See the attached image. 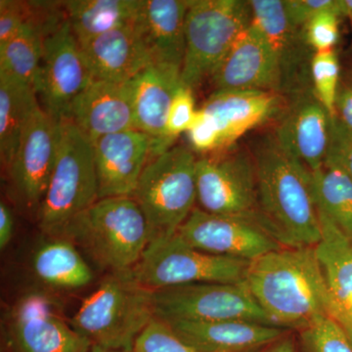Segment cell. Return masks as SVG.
<instances>
[{"instance_id": "cell-1", "label": "cell", "mask_w": 352, "mask_h": 352, "mask_svg": "<svg viewBox=\"0 0 352 352\" xmlns=\"http://www.w3.org/2000/svg\"><path fill=\"white\" fill-rule=\"evenodd\" d=\"M245 284L274 327L300 332L332 318V300L315 247H284L252 261Z\"/></svg>"}, {"instance_id": "cell-2", "label": "cell", "mask_w": 352, "mask_h": 352, "mask_svg": "<svg viewBox=\"0 0 352 352\" xmlns=\"http://www.w3.org/2000/svg\"><path fill=\"white\" fill-rule=\"evenodd\" d=\"M258 183V221L283 247H316L322 231L307 166L265 136L254 154Z\"/></svg>"}, {"instance_id": "cell-3", "label": "cell", "mask_w": 352, "mask_h": 352, "mask_svg": "<svg viewBox=\"0 0 352 352\" xmlns=\"http://www.w3.org/2000/svg\"><path fill=\"white\" fill-rule=\"evenodd\" d=\"M61 237L111 273L133 270L150 242L147 219L132 197L100 199L72 220Z\"/></svg>"}, {"instance_id": "cell-4", "label": "cell", "mask_w": 352, "mask_h": 352, "mask_svg": "<svg viewBox=\"0 0 352 352\" xmlns=\"http://www.w3.org/2000/svg\"><path fill=\"white\" fill-rule=\"evenodd\" d=\"M155 318L154 291L139 284L131 271L110 273L80 303L72 327L94 346H133Z\"/></svg>"}, {"instance_id": "cell-5", "label": "cell", "mask_w": 352, "mask_h": 352, "mask_svg": "<svg viewBox=\"0 0 352 352\" xmlns=\"http://www.w3.org/2000/svg\"><path fill=\"white\" fill-rule=\"evenodd\" d=\"M98 200L94 145L65 120L60 122L56 162L38 210L41 232L61 237L69 222Z\"/></svg>"}, {"instance_id": "cell-6", "label": "cell", "mask_w": 352, "mask_h": 352, "mask_svg": "<svg viewBox=\"0 0 352 352\" xmlns=\"http://www.w3.org/2000/svg\"><path fill=\"white\" fill-rule=\"evenodd\" d=\"M196 164L190 150L173 146L146 166L132 198L147 219L150 242L175 235L195 208Z\"/></svg>"}, {"instance_id": "cell-7", "label": "cell", "mask_w": 352, "mask_h": 352, "mask_svg": "<svg viewBox=\"0 0 352 352\" xmlns=\"http://www.w3.org/2000/svg\"><path fill=\"white\" fill-rule=\"evenodd\" d=\"M252 22L250 1L190 0L182 85L194 90L212 80L234 41Z\"/></svg>"}, {"instance_id": "cell-8", "label": "cell", "mask_w": 352, "mask_h": 352, "mask_svg": "<svg viewBox=\"0 0 352 352\" xmlns=\"http://www.w3.org/2000/svg\"><path fill=\"white\" fill-rule=\"evenodd\" d=\"M250 263L201 252L175 234L151 241L131 272L139 284L155 291L196 283H244Z\"/></svg>"}, {"instance_id": "cell-9", "label": "cell", "mask_w": 352, "mask_h": 352, "mask_svg": "<svg viewBox=\"0 0 352 352\" xmlns=\"http://www.w3.org/2000/svg\"><path fill=\"white\" fill-rule=\"evenodd\" d=\"M4 340L10 352H88L91 344L67 321L50 292L31 289L7 310Z\"/></svg>"}, {"instance_id": "cell-10", "label": "cell", "mask_w": 352, "mask_h": 352, "mask_svg": "<svg viewBox=\"0 0 352 352\" xmlns=\"http://www.w3.org/2000/svg\"><path fill=\"white\" fill-rule=\"evenodd\" d=\"M155 317L164 321L247 320L271 325L244 283H196L154 291Z\"/></svg>"}, {"instance_id": "cell-11", "label": "cell", "mask_w": 352, "mask_h": 352, "mask_svg": "<svg viewBox=\"0 0 352 352\" xmlns=\"http://www.w3.org/2000/svg\"><path fill=\"white\" fill-rule=\"evenodd\" d=\"M196 185L197 203L204 212L258 221L256 164L248 153L197 160Z\"/></svg>"}, {"instance_id": "cell-12", "label": "cell", "mask_w": 352, "mask_h": 352, "mask_svg": "<svg viewBox=\"0 0 352 352\" xmlns=\"http://www.w3.org/2000/svg\"><path fill=\"white\" fill-rule=\"evenodd\" d=\"M92 82L82 46L67 18L44 39L36 90L43 110L57 122L68 120L74 102Z\"/></svg>"}, {"instance_id": "cell-13", "label": "cell", "mask_w": 352, "mask_h": 352, "mask_svg": "<svg viewBox=\"0 0 352 352\" xmlns=\"http://www.w3.org/2000/svg\"><path fill=\"white\" fill-rule=\"evenodd\" d=\"M176 235L201 252L249 261L284 248L256 219L208 214L199 208Z\"/></svg>"}, {"instance_id": "cell-14", "label": "cell", "mask_w": 352, "mask_h": 352, "mask_svg": "<svg viewBox=\"0 0 352 352\" xmlns=\"http://www.w3.org/2000/svg\"><path fill=\"white\" fill-rule=\"evenodd\" d=\"M252 22L265 36L276 59L283 97H294L314 89L311 61L315 52L305 38L303 28L289 22L283 0H252Z\"/></svg>"}, {"instance_id": "cell-15", "label": "cell", "mask_w": 352, "mask_h": 352, "mask_svg": "<svg viewBox=\"0 0 352 352\" xmlns=\"http://www.w3.org/2000/svg\"><path fill=\"white\" fill-rule=\"evenodd\" d=\"M94 145L98 197H132L148 163L166 151L156 139L138 129L108 134Z\"/></svg>"}, {"instance_id": "cell-16", "label": "cell", "mask_w": 352, "mask_h": 352, "mask_svg": "<svg viewBox=\"0 0 352 352\" xmlns=\"http://www.w3.org/2000/svg\"><path fill=\"white\" fill-rule=\"evenodd\" d=\"M59 134L60 122L41 106L36 109L8 170L20 200L38 214L56 162Z\"/></svg>"}, {"instance_id": "cell-17", "label": "cell", "mask_w": 352, "mask_h": 352, "mask_svg": "<svg viewBox=\"0 0 352 352\" xmlns=\"http://www.w3.org/2000/svg\"><path fill=\"white\" fill-rule=\"evenodd\" d=\"M210 80L214 91L259 90L281 95L276 59L254 22L234 41Z\"/></svg>"}, {"instance_id": "cell-18", "label": "cell", "mask_w": 352, "mask_h": 352, "mask_svg": "<svg viewBox=\"0 0 352 352\" xmlns=\"http://www.w3.org/2000/svg\"><path fill=\"white\" fill-rule=\"evenodd\" d=\"M331 119L314 90H309L292 98L274 135L287 152L314 173L327 156Z\"/></svg>"}, {"instance_id": "cell-19", "label": "cell", "mask_w": 352, "mask_h": 352, "mask_svg": "<svg viewBox=\"0 0 352 352\" xmlns=\"http://www.w3.org/2000/svg\"><path fill=\"white\" fill-rule=\"evenodd\" d=\"M282 95L259 90L212 92L203 109L219 131L220 150L284 111Z\"/></svg>"}, {"instance_id": "cell-20", "label": "cell", "mask_w": 352, "mask_h": 352, "mask_svg": "<svg viewBox=\"0 0 352 352\" xmlns=\"http://www.w3.org/2000/svg\"><path fill=\"white\" fill-rule=\"evenodd\" d=\"M68 120L91 142L135 129L129 82L94 80L74 102Z\"/></svg>"}, {"instance_id": "cell-21", "label": "cell", "mask_w": 352, "mask_h": 352, "mask_svg": "<svg viewBox=\"0 0 352 352\" xmlns=\"http://www.w3.org/2000/svg\"><path fill=\"white\" fill-rule=\"evenodd\" d=\"M82 50L94 80L129 82L153 64L136 21L102 34Z\"/></svg>"}, {"instance_id": "cell-22", "label": "cell", "mask_w": 352, "mask_h": 352, "mask_svg": "<svg viewBox=\"0 0 352 352\" xmlns=\"http://www.w3.org/2000/svg\"><path fill=\"white\" fill-rule=\"evenodd\" d=\"M190 0H142L136 20L152 63L182 74Z\"/></svg>"}, {"instance_id": "cell-23", "label": "cell", "mask_w": 352, "mask_h": 352, "mask_svg": "<svg viewBox=\"0 0 352 352\" xmlns=\"http://www.w3.org/2000/svg\"><path fill=\"white\" fill-rule=\"evenodd\" d=\"M166 322L184 342L201 352H250L289 332L247 320Z\"/></svg>"}, {"instance_id": "cell-24", "label": "cell", "mask_w": 352, "mask_h": 352, "mask_svg": "<svg viewBox=\"0 0 352 352\" xmlns=\"http://www.w3.org/2000/svg\"><path fill=\"white\" fill-rule=\"evenodd\" d=\"M322 237L315 247L332 300V319L352 342V238L319 212Z\"/></svg>"}, {"instance_id": "cell-25", "label": "cell", "mask_w": 352, "mask_h": 352, "mask_svg": "<svg viewBox=\"0 0 352 352\" xmlns=\"http://www.w3.org/2000/svg\"><path fill=\"white\" fill-rule=\"evenodd\" d=\"M182 74L151 64L129 82L135 129L149 134L163 146L173 147L166 135V118Z\"/></svg>"}, {"instance_id": "cell-26", "label": "cell", "mask_w": 352, "mask_h": 352, "mask_svg": "<svg viewBox=\"0 0 352 352\" xmlns=\"http://www.w3.org/2000/svg\"><path fill=\"white\" fill-rule=\"evenodd\" d=\"M34 276L51 289L73 291L91 283L94 272L78 247L64 237L50 238L32 258Z\"/></svg>"}, {"instance_id": "cell-27", "label": "cell", "mask_w": 352, "mask_h": 352, "mask_svg": "<svg viewBox=\"0 0 352 352\" xmlns=\"http://www.w3.org/2000/svg\"><path fill=\"white\" fill-rule=\"evenodd\" d=\"M65 10L80 46L102 34L133 24L142 0H69Z\"/></svg>"}, {"instance_id": "cell-28", "label": "cell", "mask_w": 352, "mask_h": 352, "mask_svg": "<svg viewBox=\"0 0 352 352\" xmlns=\"http://www.w3.org/2000/svg\"><path fill=\"white\" fill-rule=\"evenodd\" d=\"M41 107L34 88L0 72V157L10 168L25 126Z\"/></svg>"}, {"instance_id": "cell-29", "label": "cell", "mask_w": 352, "mask_h": 352, "mask_svg": "<svg viewBox=\"0 0 352 352\" xmlns=\"http://www.w3.org/2000/svg\"><path fill=\"white\" fill-rule=\"evenodd\" d=\"M45 25L29 21L10 41L0 47V72L38 90L44 39L50 34Z\"/></svg>"}, {"instance_id": "cell-30", "label": "cell", "mask_w": 352, "mask_h": 352, "mask_svg": "<svg viewBox=\"0 0 352 352\" xmlns=\"http://www.w3.org/2000/svg\"><path fill=\"white\" fill-rule=\"evenodd\" d=\"M310 175L317 210L352 238V180L340 168L326 164Z\"/></svg>"}, {"instance_id": "cell-31", "label": "cell", "mask_w": 352, "mask_h": 352, "mask_svg": "<svg viewBox=\"0 0 352 352\" xmlns=\"http://www.w3.org/2000/svg\"><path fill=\"white\" fill-rule=\"evenodd\" d=\"M298 333V347L302 352H352L349 336L330 317L315 322Z\"/></svg>"}, {"instance_id": "cell-32", "label": "cell", "mask_w": 352, "mask_h": 352, "mask_svg": "<svg viewBox=\"0 0 352 352\" xmlns=\"http://www.w3.org/2000/svg\"><path fill=\"white\" fill-rule=\"evenodd\" d=\"M340 63L335 51L315 52L311 61L314 94L331 117L336 116L335 103L339 91Z\"/></svg>"}, {"instance_id": "cell-33", "label": "cell", "mask_w": 352, "mask_h": 352, "mask_svg": "<svg viewBox=\"0 0 352 352\" xmlns=\"http://www.w3.org/2000/svg\"><path fill=\"white\" fill-rule=\"evenodd\" d=\"M134 352H201L184 342L166 321L155 318L133 344Z\"/></svg>"}, {"instance_id": "cell-34", "label": "cell", "mask_w": 352, "mask_h": 352, "mask_svg": "<svg viewBox=\"0 0 352 352\" xmlns=\"http://www.w3.org/2000/svg\"><path fill=\"white\" fill-rule=\"evenodd\" d=\"M197 110L193 89L180 85L173 95L166 118V135L171 142L175 143L183 132H188L195 120Z\"/></svg>"}, {"instance_id": "cell-35", "label": "cell", "mask_w": 352, "mask_h": 352, "mask_svg": "<svg viewBox=\"0 0 352 352\" xmlns=\"http://www.w3.org/2000/svg\"><path fill=\"white\" fill-rule=\"evenodd\" d=\"M336 11H325L303 27L305 38L315 52L333 50L340 38V18Z\"/></svg>"}, {"instance_id": "cell-36", "label": "cell", "mask_w": 352, "mask_h": 352, "mask_svg": "<svg viewBox=\"0 0 352 352\" xmlns=\"http://www.w3.org/2000/svg\"><path fill=\"white\" fill-rule=\"evenodd\" d=\"M324 164L340 168L352 180V131L337 116L331 119L330 140Z\"/></svg>"}, {"instance_id": "cell-37", "label": "cell", "mask_w": 352, "mask_h": 352, "mask_svg": "<svg viewBox=\"0 0 352 352\" xmlns=\"http://www.w3.org/2000/svg\"><path fill=\"white\" fill-rule=\"evenodd\" d=\"M29 17V1L0 0V47L21 31Z\"/></svg>"}, {"instance_id": "cell-38", "label": "cell", "mask_w": 352, "mask_h": 352, "mask_svg": "<svg viewBox=\"0 0 352 352\" xmlns=\"http://www.w3.org/2000/svg\"><path fill=\"white\" fill-rule=\"evenodd\" d=\"M283 4L289 22L298 28L305 27L312 18L325 11H336L340 15L339 0H283Z\"/></svg>"}, {"instance_id": "cell-39", "label": "cell", "mask_w": 352, "mask_h": 352, "mask_svg": "<svg viewBox=\"0 0 352 352\" xmlns=\"http://www.w3.org/2000/svg\"><path fill=\"white\" fill-rule=\"evenodd\" d=\"M187 133L190 144L195 151L208 153L220 150L219 131L214 122L203 109L197 110L195 120Z\"/></svg>"}, {"instance_id": "cell-40", "label": "cell", "mask_w": 352, "mask_h": 352, "mask_svg": "<svg viewBox=\"0 0 352 352\" xmlns=\"http://www.w3.org/2000/svg\"><path fill=\"white\" fill-rule=\"evenodd\" d=\"M335 111L338 119L352 131V85L339 88Z\"/></svg>"}, {"instance_id": "cell-41", "label": "cell", "mask_w": 352, "mask_h": 352, "mask_svg": "<svg viewBox=\"0 0 352 352\" xmlns=\"http://www.w3.org/2000/svg\"><path fill=\"white\" fill-rule=\"evenodd\" d=\"M14 226H15V222H14L12 212L7 204L1 201L0 203V249L1 251L6 250L12 240Z\"/></svg>"}, {"instance_id": "cell-42", "label": "cell", "mask_w": 352, "mask_h": 352, "mask_svg": "<svg viewBox=\"0 0 352 352\" xmlns=\"http://www.w3.org/2000/svg\"><path fill=\"white\" fill-rule=\"evenodd\" d=\"M298 349L300 347L296 344V340L287 333L275 342L250 352H298Z\"/></svg>"}, {"instance_id": "cell-43", "label": "cell", "mask_w": 352, "mask_h": 352, "mask_svg": "<svg viewBox=\"0 0 352 352\" xmlns=\"http://www.w3.org/2000/svg\"><path fill=\"white\" fill-rule=\"evenodd\" d=\"M340 15L347 18L352 24V0H339Z\"/></svg>"}, {"instance_id": "cell-44", "label": "cell", "mask_w": 352, "mask_h": 352, "mask_svg": "<svg viewBox=\"0 0 352 352\" xmlns=\"http://www.w3.org/2000/svg\"><path fill=\"white\" fill-rule=\"evenodd\" d=\"M88 352H134L133 346L124 347V349H106L99 346H94L92 344Z\"/></svg>"}]
</instances>
